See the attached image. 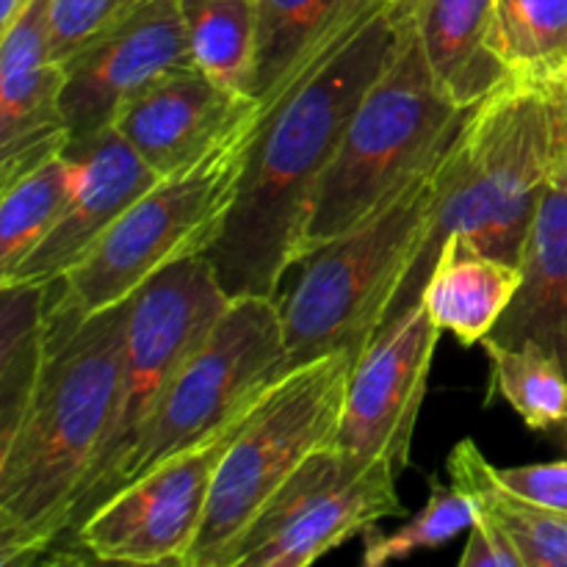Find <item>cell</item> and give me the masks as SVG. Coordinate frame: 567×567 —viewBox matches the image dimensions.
Returning <instances> with one entry per match:
<instances>
[{"instance_id":"obj_10","label":"cell","mask_w":567,"mask_h":567,"mask_svg":"<svg viewBox=\"0 0 567 567\" xmlns=\"http://www.w3.org/2000/svg\"><path fill=\"white\" fill-rule=\"evenodd\" d=\"M391 460L319 449L275 493L238 546L233 567H308L380 520L404 515Z\"/></svg>"},{"instance_id":"obj_7","label":"cell","mask_w":567,"mask_h":567,"mask_svg":"<svg viewBox=\"0 0 567 567\" xmlns=\"http://www.w3.org/2000/svg\"><path fill=\"white\" fill-rule=\"evenodd\" d=\"M352 354H324L271 385L214 476L186 567H233L238 546L275 493L319 449L338 443Z\"/></svg>"},{"instance_id":"obj_19","label":"cell","mask_w":567,"mask_h":567,"mask_svg":"<svg viewBox=\"0 0 567 567\" xmlns=\"http://www.w3.org/2000/svg\"><path fill=\"white\" fill-rule=\"evenodd\" d=\"M388 0H255L258 64L252 97L269 105L338 37Z\"/></svg>"},{"instance_id":"obj_33","label":"cell","mask_w":567,"mask_h":567,"mask_svg":"<svg viewBox=\"0 0 567 567\" xmlns=\"http://www.w3.org/2000/svg\"><path fill=\"white\" fill-rule=\"evenodd\" d=\"M399 3H413V0H399Z\"/></svg>"},{"instance_id":"obj_11","label":"cell","mask_w":567,"mask_h":567,"mask_svg":"<svg viewBox=\"0 0 567 567\" xmlns=\"http://www.w3.org/2000/svg\"><path fill=\"white\" fill-rule=\"evenodd\" d=\"M255 408L97 504L70 535L72 543L97 563L186 567L219 463Z\"/></svg>"},{"instance_id":"obj_20","label":"cell","mask_w":567,"mask_h":567,"mask_svg":"<svg viewBox=\"0 0 567 567\" xmlns=\"http://www.w3.org/2000/svg\"><path fill=\"white\" fill-rule=\"evenodd\" d=\"M520 266L474 249L460 236H449L426 280L421 302L443 332L463 347L485 341L518 293Z\"/></svg>"},{"instance_id":"obj_4","label":"cell","mask_w":567,"mask_h":567,"mask_svg":"<svg viewBox=\"0 0 567 567\" xmlns=\"http://www.w3.org/2000/svg\"><path fill=\"white\" fill-rule=\"evenodd\" d=\"M258 100L192 164L142 194L81 264L48 286V327H72L131 299L166 266L205 255L219 238L258 136Z\"/></svg>"},{"instance_id":"obj_2","label":"cell","mask_w":567,"mask_h":567,"mask_svg":"<svg viewBox=\"0 0 567 567\" xmlns=\"http://www.w3.org/2000/svg\"><path fill=\"white\" fill-rule=\"evenodd\" d=\"M127 302L48 327V358L14 435L0 446V565L44 557L70 532L120 396Z\"/></svg>"},{"instance_id":"obj_15","label":"cell","mask_w":567,"mask_h":567,"mask_svg":"<svg viewBox=\"0 0 567 567\" xmlns=\"http://www.w3.org/2000/svg\"><path fill=\"white\" fill-rule=\"evenodd\" d=\"M252 100L227 92L188 64L131 94L111 127L150 169L166 177L203 155Z\"/></svg>"},{"instance_id":"obj_9","label":"cell","mask_w":567,"mask_h":567,"mask_svg":"<svg viewBox=\"0 0 567 567\" xmlns=\"http://www.w3.org/2000/svg\"><path fill=\"white\" fill-rule=\"evenodd\" d=\"M233 297L221 288L205 255H192L144 282L127 302L122 332L120 396L103 454L89 474L66 537L97 504L100 493L136 443L144 421L161 402L177 371L194 358Z\"/></svg>"},{"instance_id":"obj_31","label":"cell","mask_w":567,"mask_h":567,"mask_svg":"<svg viewBox=\"0 0 567 567\" xmlns=\"http://www.w3.org/2000/svg\"><path fill=\"white\" fill-rule=\"evenodd\" d=\"M460 565L463 567H524V557H520L518 546H515L513 537L507 535V529L498 526L491 515L480 509V518H476V524L468 529L465 551L460 554Z\"/></svg>"},{"instance_id":"obj_17","label":"cell","mask_w":567,"mask_h":567,"mask_svg":"<svg viewBox=\"0 0 567 567\" xmlns=\"http://www.w3.org/2000/svg\"><path fill=\"white\" fill-rule=\"evenodd\" d=\"M399 6L413 14L432 78L457 109H474L513 81L496 44V0H413Z\"/></svg>"},{"instance_id":"obj_13","label":"cell","mask_w":567,"mask_h":567,"mask_svg":"<svg viewBox=\"0 0 567 567\" xmlns=\"http://www.w3.org/2000/svg\"><path fill=\"white\" fill-rule=\"evenodd\" d=\"M192 64L183 0H142L131 14L64 61V120L72 142L114 122L131 94Z\"/></svg>"},{"instance_id":"obj_8","label":"cell","mask_w":567,"mask_h":567,"mask_svg":"<svg viewBox=\"0 0 567 567\" xmlns=\"http://www.w3.org/2000/svg\"><path fill=\"white\" fill-rule=\"evenodd\" d=\"M288 371L291 358L280 302L269 297L233 299L144 421L136 443L100 493L97 504L236 421Z\"/></svg>"},{"instance_id":"obj_23","label":"cell","mask_w":567,"mask_h":567,"mask_svg":"<svg viewBox=\"0 0 567 567\" xmlns=\"http://www.w3.org/2000/svg\"><path fill=\"white\" fill-rule=\"evenodd\" d=\"M183 17L192 64L227 92L252 97L258 64L255 0H183Z\"/></svg>"},{"instance_id":"obj_18","label":"cell","mask_w":567,"mask_h":567,"mask_svg":"<svg viewBox=\"0 0 567 567\" xmlns=\"http://www.w3.org/2000/svg\"><path fill=\"white\" fill-rule=\"evenodd\" d=\"M518 293L485 341L540 343L567 371V188L548 183L520 249Z\"/></svg>"},{"instance_id":"obj_29","label":"cell","mask_w":567,"mask_h":567,"mask_svg":"<svg viewBox=\"0 0 567 567\" xmlns=\"http://www.w3.org/2000/svg\"><path fill=\"white\" fill-rule=\"evenodd\" d=\"M496 476L515 496L540 504V507L567 513V460L518 465V468H496Z\"/></svg>"},{"instance_id":"obj_22","label":"cell","mask_w":567,"mask_h":567,"mask_svg":"<svg viewBox=\"0 0 567 567\" xmlns=\"http://www.w3.org/2000/svg\"><path fill=\"white\" fill-rule=\"evenodd\" d=\"M48 286L0 282V446L14 435L48 358Z\"/></svg>"},{"instance_id":"obj_12","label":"cell","mask_w":567,"mask_h":567,"mask_svg":"<svg viewBox=\"0 0 567 567\" xmlns=\"http://www.w3.org/2000/svg\"><path fill=\"white\" fill-rule=\"evenodd\" d=\"M443 330L424 302L404 310L352 365L338 443L360 460L410 465L415 424Z\"/></svg>"},{"instance_id":"obj_14","label":"cell","mask_w":567,"mask_h":567,"mask_svg":"<svg viewBox=\"0 0 567 567\" xmlns=\"http://www.w3.org/2000/svg\"><path fill=\"white\" fill-rule=\"evenodd\" d=\"M66 155L72 161V194L64 214L39 247L11 275L0 277V282L53 286L161 181L158 172L150 169L114 127L70 142Z\"/></svg>"},{"instance_id":"obj_1","label":"cell","mask_w":567,"mask_h":567,"mask_svg":"<svg viewBox=\"0 0 567 567\" xmlns=\"http://www.w3.org/2000/svg\"><path fill=\"white\" fill-rule=\"evenodd\" d=\"M410 11L396 0L316 55L264 109L236 205L205 258L227 297H269L305 258L321 181L371 83L391 66Z\"/></svg>"},{"instance_id":"obj_28","label":"cell","mask_w":567,"mask_h":567,"mask_svg":"<svg viewBox=\"0 0 567 567\" xmlns=\"http://www.w3.org/2000/svg\"><path fill=\"white\" fill-rule=\"evenodd\" d=\"M142 0H50V48L66 61L94 37L131 14Z\"/></svg>"},{"instance_id":"obj_26","label":"cell","mask_w":567,"mask_h":567,"mask_svg":"<svg viewBox=\"0 0 567 567\" xmlns=\"http://www.w3.org/2000/svg\"><path fill=\"white\" fill-rule=\"evenodd\" d=\"M496 44L515 81L567 66V0H496Z\"/></svg>"},{"instance_id":"obj_5","label":"cell","mask_w":567,"mask_h":567,"mask_svg":"<svg viewBox=\"0 0 567 567\" xmlns=\"http://www.w3.org/2000/svg\"><path fill=\"white\" fill-rule=\"evenodd\" d=\"M548 177L551 169L543 97L535 83L513 78L471 111L454 142L435 219L413 271L399 291L391 321L421 302L449 236H460L480 252L518 264Z\"/></svg>"},{"instance_id":"obj_6","label":"cell","mask_w":567,"mask_h":567,"mask_svg":"<svg viewBox=\"0 0 567 567\" xmlns=\"http://www.w3.org/2000/svg\"><path fill=\"white\" fill-rule=\"evenodd\" d=\"M474 109H457L437 89L410 14L396 59L360 100L321 181L305 258L377 214L465 125Z\"/></svg>"},{"instance_id":"obj_32","label":"cell","mask_w":567,"mask_h":567,"mask_svg":"<svg viewBox=\"0 0 567 567\" xmlns=\"http://www.w3.org/2000/svg\"><path fill=\"white\" fill-rule=\"evenodd\" d=\"M31 3L33 0H0V31L14 25V22L20 20L22 11H25Z\"/></svg>"},{"instance_id":"obj_27","label":"cell","mask_w":567,"mask_h":567,"mask_svg":"<svg viewBox=\"0 0 567 567\" xmlns=\"http://www.w3.org/2000/svg\"><path fill=\"white\" fill-rule=\"evenodd\" d=\"M476 518H480V509H476L474 498L468 493L460 491L454 482L443 485L441 480L432 476L426 507L415 518H410L408 524L399 526L391 535H380L374 529L365 532L363 565L382 567L396 563V559L413 557V554L446 546L454 537L463 535L465 529H471Z\"/></svg>"},{"instance_id":"obj_25","label":"cell","mask_w":567,"mask_h":567,"mask_svg":"<svg viewBox=\"0 0 567 567\" xmlns=\"http://www.w3.org/2000/svg\"><path fill=\"white\" fill-rule=\"evenodd\" d=\"M491 358V393L502 396L529 430L563 432L567 446V371L535 341L518 347L482 341Z\"/></svg>"},{"instance_id":"obj_30","label":"cell","mask_w":567,"mask_h":567,"mask_svg":"<svg viewBox=\"0 0 567 567\" xmlns=\"http://www.w3.org/2000/svg\"><path fill=\"white\" fill-rule=\"evenodd\" d=\"M548 122V183L567 188V66L535 81Z\"/></svg>"},{"instance_id":"obj_21","label":"cell","mask_w":567,"mask_h":567,"mask_svg":"<svg viewBox=\"0 0 567 567\" xmlns=\"http://www.w3.org/2000/svg\"><path fill=\"white\" fill-rule=\"evenodd\" d=\"M446 468L454 485L507 529L524 557V567H567V513L540 507L507 491L498 482L496 465L487 463L468 437L452 449Z\"/></svg>"},{"instance_id":"obj_16","label":"cell","mask_w":567,"mask_h":567,"mask_svg":"<svg viewBox=\"0 0 567 567\" xmlns=\"http://www.w3.org/2000/svg\"><path fill=\"white\" fill-rule=\"evenodd\" d=\"M66 66L50 48V0H33L0 31V161L72 138L64 120Z\"/></svg>"},{"instance_id":"obj_24","label":"cell","mask_w":567,"mask_h":567,"mask_svg":"<svg viewBox=\"0 0 567 567\" xmlns=\"http://www.w3.org/2000/svg\"><path fill=\"white\" fill-rule=\"evenodd\" d=\"M72 194V161L59 153L0 183V277L11 275L64 214Z\"/></svg>"},{"instance_id":"obj_3","label":"cell","mask_w":567,"mask_h":567,"mask_svg":"<svg viewBox=\"0 0 567 567\" xmlns=\"http://www.w3.org/2000/svg\"><path fill=\"white\" fill-rule=\"evenodd\" d=\"M463 127L377 214L299 264L302 275L280 302L291 369L336 352L358 360L385 330L435 219Z\"/></svg>"}]
</instances>
